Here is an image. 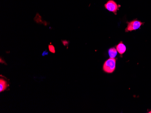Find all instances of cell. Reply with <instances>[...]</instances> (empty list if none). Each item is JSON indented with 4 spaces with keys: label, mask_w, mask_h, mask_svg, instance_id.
Listing matches in <instances>:
<instances>
[{
    "label": "cell",
    "mask_w": 151,
    "mask_h": 113,
    "mask_svg": "<svg viewBox=\"0 0 151 113\" xmlns=\"http://www.w3.org/2000/svg\"><path fill=\"white\" fill-rule=\"evenodd\" d=\"M116 59L114 58H110L108 59L103 65V70L107 73H112L116 68Z\"/></svg>",
    "instance_id": "cell-1"
},
{
    "label": "cell",
    "mask_w": 151,
    "mask_h": 113,
    "mask_svg": "<svg viewBox=\"0 0 151 113\" xmlns=\"http://www.w3.org/2000/svg\"><path fill=\"white\" fill-rule=\"evenodd\" d=\"M127 23L128 25L125 28V31L129 32L139 29L141 26L143 25L145 23L142 22L140 21H138V19H136L131 21L127 22Z\"/></svg>",
    "instance_id": "cell-2"
},
{
    "label": "cell",
    "mask_w": 151,
    "mask_h": 113,
    "mask_svg": "<svg viewBox=\"0 0 151 113\" xmlns=\"http://www.w3.org/2000/svg\"><path fill=\"white\" fill-rule=\"evenodd\" d=\"M119 6L113 0H109L105 5L106 9L109 11L112 12L115 15H117V12L119 10Z\"/></svg>",
    "instance_id": "cell-3"
},
{
    "label": "cell",
    "mask_w": 151,
    "mask_h": 113,
    "mask_svg": "<svg viewBox=\"0 0 151 113\" xmlns=\"http://www.w3.org/2000/svg\"><path fill=\"white\" fill-rule=\"evenodd\" d=\"M116 49L119 54L123 55L126 51V46L123 43V42H121L116 46Z\"/></svg>",
    "instance_id": "cell-4"
},
{
    "label": "cell",
    "mask_w": 151,
    "mask_h": 113,
    "mask_svg": "<svg viewBox=\"0 0 151 113\" xmlns=\"http://www.w3.org/2000/svg\"><path fill=\"white\" fill-rule=\"evenodd\" d=\"M6 81L4 79H1L0 80V92H2L6 89L8 87Z\"/></svg>",
    "instance_id": "cell-5"
},
{
    "label": "cell",
    "mask_w": 151,
    "mask_h": 113,
    "mask_svg": "<svg viewBox=\"0 0 151 113\" xmlns=\"http://www.w3.org/2000/svg\"><path fill=\"white\" fill-rule=\"evenodd\" d=\"M109 55L111 58H114L117 55V50L114 48H111L109 50Z\"/></svg>",
    "instance_id": "cell-6"
},
{
    "label": "cell",
    "mask_w": 151,
    "mask_h": 113,
    "mask_svg": "<svg viewBox=\"0 0 151 113\" xmlns=\"http://www.w3.org/2000/svg\"><path fill=\"white\" fill-rule=\"evenodd\" d=\"M49 50L52 53H54L55 52V48H54L53 45H49Z\"/></svg>",
    "instance_id": "cell-7"
},
{
    "label": "cell",
    "mask_w": 151,
    "mask_h": 113,
    "mask_svg": "<svg viewBox=\"0 0 151 113\" xmlns=\"http://www.w3.org/2000/svg\"><path fill=\"white\" fill-rule=\"evenodd\" d=\"M48 54H49L48 52H47V50H45V51H44V52H43V54H42V55H43V56H45V55H47Z\"/></svg>",
    "instance_id": "cell-8"
},
{
    "label": "cell",
    "mask_w": 151,
    "mask_h": 113,
    "mask_svg": "<svg viewBox=\"0 0 151 113\" xmlns=\"http://www.w3.org/2000/svg\"><path fill=\"white\" fill-rule=\"evenodd\" d=\"M148 113H151V110L150 111H149V112H148Z\"/></svg>",
    "instance_id": "cell-9"
}]
</instances>
